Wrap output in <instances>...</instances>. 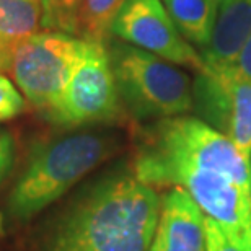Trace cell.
I'll use <instances>...</instances> for the list:
<instances>
[{
  "label": "cell",
  "instance_id": "ffe728a7",
  "mask_svg": "<svg viewBox=\"0 0 251 251\" xmlns=\"http://www.w3.org/2000/svg\"><path fill=\"white\" fill-rule=\"evenodd\" d=\"M217 2H219V7H220V3H222V2H224V0H217Z\"/></svg>",
  "mask_w": 251,
  "mask_h": 251
},
{
  "label": "cell",
  "instance_id": "30bf717a",
  "mask_svg": "<svg viewBox=\"0 0 251 251\" xmlns=\"http://www.w3.org/2000/svg\"><path fill=\"white\" fill-rule=\"evenodd\" d=\"M251 33V0H224L210 43L201 49L207 67H232Z\"/></svg>",
  "mask_w": 251,
  "mask_h": 251
},
{
  "label": "cell",
  "instance_id": "6da1fadb",
  "mask_svg": "<svg viewBox=\"0 0 251 251\" xmlns=\"http://www.w3.org/2000/svg\"><path fill=\"white\" fill-rule=\"evenodd\" d=\"M132 170L152 188H181L204 215L251 248V160L232 140L194 116L140 127Z\"/></svg>",
  "mask_w": 251,
  "mask_h": 251
},
{
  "label": "cell",
  "instance_id": "d6986e66",
  "mask_svg": "<svg viewBox=\"0 0 251 251\" xmlns=\"http://www.w3.org/2000/svg\"><path fill=\"white\" fill-rule=\"evenodd\" d=\"M10 62H12V59L8 56H5V54L0 51V74L2 72H8L10 70Z\"/></svg>",
  "mask_w": 251,
  "mask_h": 251
},
{
  "label": "cell",
  "instance_id": "277c9868",
  "mask_svg": "<svg viewBox=\"0 0 251 251\" xmlns=\"http://www.w3.org/2000/svg\"><path fill=\"white\" fill-rule=\"evenodd\" d=\"M106 49L124 111L135 121L183 116L194 109L186 72L144 49L108 38Z\"/></svg>",
  "mask_w": 251,
  "mask_h": 251
},
{
  "label": "cell",
  "instance_id": "8fae6325",
  "mask_svg": "<svg viewBox=\"0 0 251 251\" xmlns=\"http://www.w3.org/2000/svg\"><path fill=\"white\" fill-rule=\"evenodd\" d=\"M38 0H0V51L12 59L13 51L43 28Z\"/></svg>",
  "mask_w": 251,
  "mask_h": 251
},
{
  "label": "cell",
  "instance_id": "2e32d148",
  "mask_svg": "<svg viewBox=\"0 0 251 251\" xmlns=\"http://www.w3.org/2000/svg\"><path fill=\"white\" fill-rule=\"evenodd\" d=\"M205 228V251H251L250 247L235 242L225 233L220 225L205 215L204 217Z\"/></svg>",
  "mask_w": 251,
  "mask_h": 251
},
{
  "label": "cell",
  "instance_id": "5bb4252c",
  "mask_svg": "<svg viewBox=\"0 0 251 251\" xmlns=\"http://www.w3.org/2000/svg\"><path fill=\"white\" fill-rule=\"evenodd\" d=\"M43 10V28L78 36L83 0H38Z\"/></svg>",
  "mask_w": 251,
  "mask_h": 251
},
{
  "label": "cell",
  "instance_id": "52a82bcc",
  "mask_svg": "<svg viewBox=\"0 0 251 251\" xmlns=\"http://www.w3.org/2000/svg\"><path fill=\"white\" fill-rule=\"evenodd\" d=\"M193 101L198 118L212 126L251 158V80L235 67H207L196 72Z\"/></svg>",
  "mask_w": 251,
  "mask_h": 251
},
{
  "label": "cell",
  "instance_id": "3957f363",
  "mask_svg": "<svg viewBox=\"0 0 251 251\" xmlns=\"http://www.w3.org/2000/svg\"><path fill=\"white\" fill-rule=\"evenodd\" d=\"M121 149L106 129H72L34 144L0 210V230L13 232L61 199Z\"/></svg>",
  "mask_w": 251,
  "mask_h": 251
},
{
  "label": "cell",
  "instance_id": "4fadbf2b",
  "mask_svg": "<svg viewBox=\"0 0 251 251\" xmlns=\"http://www.w3.org/2000/svg\"><path fill=\"white\" fill-rule=\"evenodd\" d=\"M124 0H83L78 36L88 41H106L109 28Z\"/></svg>",
  "mask_w": 251,
  "mask_h": 251
},
{
  "label": "cell",
  "instance_id": "ba28073f",
  "mask_svg": "<svg viewBox=\"0 0 251 251\" xmlns=\"http://www.w3.org/2000/svg\"><path fill=\"white\" fill-rule=\"evenodd\" d=\"M109 38L121 39L175 65L196 72L204 69L201 52L181 34L162 0H124L109 28Z\"/></svg>",
  "mask_w": 251,
  "mask_h": 251
},
{
  "label": "cell",
  "instance_id": "7a4b0ae2",
  "mask_svg": "<svg viewBox=\"0 0 251 251\" xmlns=\"http://www.w3.org/2000/svg\"><path fill=\"white\" fill-rule=\"evenodd\" d=\"M160 214L157 189L132 167L85 186L41 228L31 251H150Z\"/></svg>",
  "mask_w": 251,
  "mask_h": 251
},
{
  "label": "cell",
  "instance_id": "9c48e42d",
  "mask_svg": "<svg viewBox=\"0 0 251 251\" xmlns=\"http://www.w3.org/2000/svg\"><path fill=\"white\" fill-rule=\"evenodd\" d=\"M204 212L181 188L160 199V214L150 251H205Z\"/></svg>",
  "mask_w": 251,
  "mask_h": 251
},
{
  "label": "cell",
  "instance_id": "7c38bea8",
  "mask_svg": "<svg viewBox=\"0 0 251 251\" xmlns=\"http://www.w3.org/2000/svg\"><path fill=\"white\" fill-rule=\"evenodd\" d=\"M162 3L193 46H207L219 13L217 0H162Z\"/></svg>",
  "mask_w": 251,
  "mask_h": 251
},
{
  "label": "cell",
  "instance_id": "e0dca14e",
  "mask_svg": "<svg viewBox=\"0 0 251 251\" xmlns=\"http://www.w3.org/2000/svg\"><path fill=\"white\" fill-rule=\"evenodd\" d=\"M17 162V140L8 129H0V183L12 173Z\"/></svg>",
  "mask_w": 251,
  "mask_h": 251
},
{
  "label": "cell",
  "instance_id": "8992f818",
  "mask_svg": "<svg viewBox=\"0 0 251 251\" xmlns=\"http://www.w3.org/2000/svg\"><path fill=\"white\" fill-rule=\"evenodd\" d=\"M119 98L106 43L88 41L57 106L46 121L65 130L108 126L123 121Z\"/></svg>",
  "mask_w": 251,
  "mask_h": 251
},
{
  "label": "cell",
  "instance_id": "9a60e30c",
  "mask_svg": "<svg viewBox=\"0 0 251 251\" xmlns=\"http://www.w3.org/2000/svg\"><path fill=\"white\" fill-rule=\"evenodd\" d=\"M26 106L22 92L10 80L0 74V124L22 114Z\"/></svg>",
  "mask_w": 251,
  "mask_h": 251
},
{
  "label": "cell",
  "instance_id": "ac0fdd59",
  "mask_svg": "<svg viewBox=\"0 0 251 251\" xmlns=\"http://www.w3.org/2000/svg\"><path fill=\"white\" fill-rule=\"evenodd\" d=\"M233 67L242 77L251 80V33L247 39V43L243 44L242 51H240L237 61L233 64Z\"/></svg>",
  "mask_w": 251,
  "mask_h": 251
},
{
  "label": "cell",
  "instance_id": "5b68a950",
  "mask_svg": "<svg viewBox=\"0 0 251 251\" xmlns=\"http://www.w3.org/2000/svg\"><path fill=\"white\" fill-rule=\"evenodd\" d=\"M87 39L62 31H39L13 51L10 70L17 88L46 118L62 98Z\"/></svg>",
  "mask_w": 251,
  "mask_h": 251
}]
</instances>
